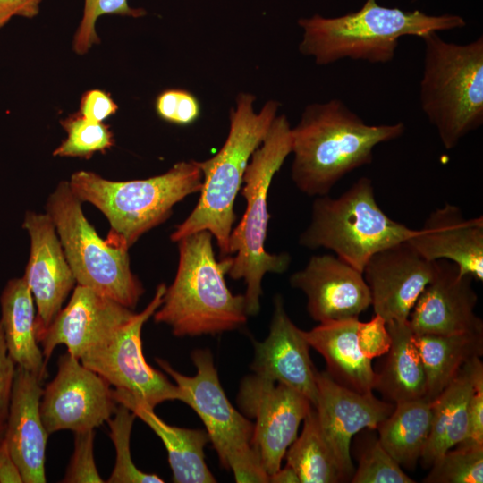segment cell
I'll return each mask as SVG.
<instances>
[{
  "mask_svg": "<svg viewBox=\"0 0 483 483\" xmlns=\"http://www.w3.org/2000/svg\"><path fill=\"white\" fill-rule=\"evenodd\" d=\"M402 122L368 124L340 99L308 105L291 130V177L311 197L328 195L347 174L373 160L380 143L401 137Z\"/></svg>",
  "mask_w": 483,
  "mask_h": 483,
  "instance_id": "obj_1",
  "label": "cell"
},
{
  "mask_svg": "<svg viewBox=\"0 0 483 483\" xmlns=\"http://www.w3.org/2000/svg\"><path fill=\"white\" fill-rule=\"evenodd\" d=\"M298 24L303 30L300 52L318 65H327L344 58L386 64L394 58L402 37L422 38L463 28L466 21L456 14L428 15L366 0L357 12L334 18L314 14L301 18Z\"/></svg>",
  "mask_w": 483,
  "mask_h": 483,
  "instance_id": "obj_2",
  "label": "cell"
},
{
  "mask_svg": "<svg viewBox=\"0 0 483 483\" xmlns=\"http://www.w3.org/2000/svg\"><path fill=\"white\" fill-rule=\"evenodd\" d=\"M212 238L208 231H200L177 242L174 279L152 316L177 337L216 335L240 328L247 321L244 294H233L225 280L232 256L218 261Z\"/></svg>",
  "mask_w": 483,
  "mask_h": 483,
  "instance_id": "obj_3",
  "label": "cell"
},
{
  "mask_svg": "<svg viewBox=\"0 0 483 483\" xmlns=\"http://www.w3.org/2000/svg\"><path fill=\"white\" fill-rule=\"evenodd\" d=\"M255 96L241 93L230 113V129L220 150L211 158L196 161L203 175L199 200L190 215L171 233L177 242L200 231H208L216 241L222 258L229 255V238L236 220L234 202L243 184L253 152L264 140L279 103L267 101L258 113L253 109Z\"/></svg>",
  "mask_w": 483,
  "mask_h": 483,
  "instance_id": "obj_4",
  "label": "cell"
},
{
  "mask_svg": "<svg viewBox=\"0 0 483 483\" xmlns=\"http://www.w3.org/2000/svg\"><path fill=\"white\" fill-rule=\"evenodd\" d=\"M202 181L200 168L191 160L178 162L148 179L111 181L80 170L68 182L81 202L92 204L108 220L106 241L129 250L145 233L164 223L175 204L199 192Z\"/></svg>",
  "mask_w": 483,
  "mask_h": 483,
  "instance_id": "obj_5",
  "label": "cell"
},
{
  "mask_svg": "<svg viewBox=\"0 0 483 483\" xmlns=\"http://www.w3.org/2000/svg\"><path fill=\"white\" fill-rule=\"evenodd\" d=\"M292 127L284 114L276 115L264 140L253 152L246 168L242 195L246 200L244 214L229 238L232 279H243L246 312L255 316L260 309L262 280L267 273L282 274L291 263L286 252L266 250L268 221L267 194L275 174L292 152Z\"/></svg>",
  "mask_w": 483,
  "mask_h": 483,
  "instance_id": "obj_6",
  "label": "cell"
},
{
  "mask_svg": "<svg viewBox=\"0 0 483 483\" xmlns=\"http://www.w3.org/2000/svg\"><path fill=\"white\" fill-rule=\"evenodd\" d=\"M421 38L420 106L445 148L453 149L483 123V38L455 44L433 31Z\"/></svg>",
  "mask_w": 483,
  "mask_h": 483,
  "instance_id": "obj_7",
  "label": "cell"
},
{
  "mask_svg": "<svg viewBox=\"0 0 483 483\" xmlns=\"http://www.w3.org/2000/svg\"><path fill=\"white\" fill-rule=\"evenodd\" d=\"M417 230L390 218L378 206L372 181L361 177L337 198L316 197L299 243L325 248L362 272L372 255L411 238Z\"/></svg>",
  "mask_w": 483,
  "mask_h": 483,
  "instance_id": "obj_8",
  "label": "cell"
},
{
  "mask_svg": "<svg viewBox=\"0 0 483 483\" xmlns=\"http://www.w3.org/2000/svg\"><path fill=\"white\" fill-rule=\"evenodd\" d=\"M46 212L55 226L76 284L133 309L144 288L131 271L128 250L114 247L98 235L68 181L59 182L49 195Z\"/></svg>",
  "mask_w": 483,
  "mask_h": 483,
  "instance_id": "obj_9",
  "label": "cell"
},
{
  "mask_svg": "<svg viewBox=\"0 0 483 483\" xmlns=\"http://www.w3.org/2000/svg\"><path fill=\"white\" fill-rule=\"evenodd\" d=\"M191 356L197 369L193 377L181 374L161 358L155 360L183 392L184 403L203 421L221 466L231 470L238 483L269 482L251 445L254 424L226 397L211 352L197 349Z\"/></svg>",
  "mask_w": 483,
  "mask_h": 483,
  "instance_id": "obj_10",
  "label": "cell"
},
{
  "mask_svg": "<svg viewBox=\"0 0 483 483\" xmlns=\"http://www.w3.org/2000/svg\"><path fill=\"white\" fill-rule=\"evenodd\" d=\"M165 290V284H158L154 297L141 312L133 313L80 359L81 364L97 373L114 389L126 392L153 410L166 401L185 402L181 388L152 368L142 351V327L162 304Z\"/></svg>",
  "mask_w": 483,
  "mask_h": 483,
  "instance_id": "obj_11",
  "label": "cell"
},
{
  "mask_svg": "<svg viewBox=\"0 0 483 483\" xmlns=\"http://www.w3.org/2000/svg\"><path fill=\"white\" fill-rule=\"evenodd\" d=\"M237 403L243 415L256 420L251 445L270 477L281 468L287 449L313 405L294 389L255 373L242 380Z\"/></svg>",
  "mask_w": 483,
  "mask_h": 483,
  "instance_id": "obj_12",
  "label": "cell"
},
{
  "mask_svg": "<svg viewBox=\"0 0 483 483\" xmlns=\"http://www.w3.org/2000/svg\"><path fill=\"white\" fill-rule=\"evenodd\" d=\"M57 373L43 389L40 415L50 435L95 429L110 419L118 403L111 386L68 352L59 357Z\"/></svg>",
  "mask_w": 483,
  "mask_h": 483,
  "instance_id": "obj_13",
  "label": "cell"
},
{
  "mask_svg": "<svg viewBox=\"0 0 483 483\" xmlns=\"http://www.w3.org/2000/svg\"><path fill=\"white\" fill-rule=\"evenodd\" d=\"M318 388L314 405L323 435L338 464L343 480L351 479L352 438L363 429L376 430L390 415L394 404L373 394H360L334 380L326 371L316 374Z\"/></svg>",
  "mask_w": 483,
  "mask_h": 483,
  "instance_id": "obj_14",
  "label": "cell"
},
{
  "mask_svg": "<svg viewBox=\"0 0 483 483\" xmlns=\"http://www.w3.org/2000/svg\"><path fill=\"white\" fill-rule=\"evenodd\" d=\"M435 271L436 261L424 258L408 241L372 255L362 274L375 315L386 323L408 321L416 301Z\"/></svg>",
  "mask_w": 483,
  "mask_h": 483,
  "instance_id": "obj_15",
  "label": "cell"
},
{
  "mask_svg": "<svg viewBox=\"0 0 483 483\" xmlns=\"http://www.w3.org/2000/svg\"><path fill=\"white\" fill-rule=\"evenodd\" d=\"M22 227L30 241L24 279L37 308L36 337L62 309L76 280L65 258L55 226L46 213L26 212Z\"/></svg>",
  "mask_w": 483,
  "mask_h": 483,
  "instance_id": "obj_16",
  "label": "cell"
},
{
  "mask_svg": "<svg viewBox=\"0 0 483 483\" xmlns=\"http://www.w3.org/2000/svg\"><path fill=\"white\" fill-rule=\"evenodd\" d=\"M290 284L304 292L307 310L319 323L359 318L371 306L362 272L335 255L312 256L290 276Z\"/></svg>",
  "mask_w": 483,
  "mask_h": 483,
  "instance_id": "obj_17",
  "label": "cell"
},
{
  "mask_svg": "<svg viewBox=\"0 0 483 483\" xmlns=\"http://www.w3.org/2000/svg\"><path fill=\"white\" fill-rule=\"evenodd\" d=\"M472 280L462 275L454 263L436 260L432 280L410 313L411 331L416 335L483 332L482 319L475 313L478 296Z\"/></svg>",
  "mask_w": 483,
  "mask_h": 483,
  "instance_id": "obj_18",
  "label": "cell"
},
{
  "mask_svg": "<svg viewBox=\"0 0 483 483\" xmlns=\"http://www.w3.org/2000/svg\"><path fill=\"white\" fill-rule=\"evenodd\" d=\"M133 313L120 303L76 284L68 304L48 327L37 335L46 363L60 344L65 345L67 352L80 360L91 346Z\"/></svg>",
  "mask_w": 483,
  "mask_h": 483,
  "instance_id": "obj_19",
  "label": "cell"
},
{
  "mask_svg": "<svg viewBox=\"0 0 483 483\" xmlns=\"http://www.w3.org/2000/svg\"><path fill=\"white\" fill-rule=\"evenodd\" d=\"M309 347L303 330L291 320L283 298L276 295L269 333L263 342L254 343L250 368L255 374L301 393L314 407L318 395L317 369L310 359Z\"/></svg>",
  "mask_w": 483,
  "mask_h": 483,
  "instance_id": "obj_20",
  "label": "cell"
},
{
  "mask_svg": "<svg viewBox=\"0 0 483 483\" xmlns=\"http://www.w3.org/2000/svg\"><path fill=\"white\" fill-rule=\"evenodd\" d=\"M42 381L16 366L5 422L4 438L23 483H45L49 434L40 415Z\"/></svg>",
  "mask_w": 483,
  "mask_h": 483,
  "instance_id": "obj_21",
  "label": "cell"
},
{
  "mask_svg": "<svg viewBox=\"0 0 483 483\" xmlns=\"http://www.w3.org/2000/svg\"><path fill=\"white\" fill-rule=\"evenodd\" d=\"M430 261L454 263L462 275L483 280V217H464L455 205L446 203L431 212L423 226L407 240Z\"/></svg>",
  "mask_w": 483,
  "mask_h": 483,
  "instance_id": "obj_22",
  "label": "cell"
},
{
  "mask_svg": "<svg viewBox=\"0 0 483 483\" xmlns=\"http://www.w3.org/2000/svg\"><path fill=\"white\" fill-rule=\"evenodd\" d=\"M359 318L319 323L303 331L310 347L320 353L326 372L337 383L360 394L371 393L376 372L371 360L360 349L357 337Z\"/></svg>",
  "mask_w": 483,
  "mask_h": 483,
  "instance_id": "obj_23",
  "label": "cell"
},
{
  "mask_svg": "<svg viewBox=\"0 0 483 483\" xmlns=\"http://www.w3.org/2000/svg\"><path fill=\"white\" fill-rule=\"evenodd\" d=\"M112 393L117 403L131 410L162 440L167 451L174 482H216L205 462L204 447L210 442L206 430L168 425L156 415L153 409L126 392L114 388Z\"/></svg>",
  "mask_w": 483,
  "mask_h": 483,
  "instance_id": "obj_24",
  "label": "cell"
},
{
  "mask_svg": "<svg viewBox=\"0 0 483 483\" xmlns=\"http://www.w3.org/2000/svg\"><path fill=\"white\" fill-rule=\"evenodd\" d=\"M0 324L9 355L15 365L47 377V363L36 337L35 301L22 277L9 280L0 296Z\"/></svg>",
  "mask_w": 483,
  "mask_h": 483,
  "instance_id": "obj_25",
  "label": "cell"
},
{
  "mask_svg": "<svg viewBox=\"0 0 483 483\" xmlns=\"http://www.w3.org/2000/svg\"><path fill=\"white\" fill-rule=\"evenodd\" d=\"M386 327L391 345L379 371H375L374 390L394 404L426 397V374L408 321L388 322Z\"/></svg>",
  "mask_w": 483,
  "mask_h": 483,
  "instance_id": "obj_26",
  "label": "cell"
},
{
  "mask_svg": "<svg viewBox=\"0 0 483 483\" xmlns=\"http://www.w3.org/2000/svg\"><path fill=\"white\" fill-rule=\"evenodd\" d=\"M467 363L432 401L431 429L419 460L426 469L430 468L440 455L467 437L472 393Z\"/></svg>",
  "mask_w": 483,
  "mask_h": 483,
  "instance_id": "obj_27",
  "label": "cell"
},
{
  "mask_svg": "<svg viewBox=\"0 0 483 483\" xmlns=\"http://www.w3.org/2000/svg\"><path fill=\"white\" fill-rule=\"evenodd\" d=\"M414 342L427 379V395L433 401L470 360L483 353V332L416 335Z\"/></svg>",
  "mask_w": 483,
  "mask_h": 483,
  "instance_id": "obj_28",
  "label": "cell"
},
{
  "mask_svg": "<svg viewBox=\"0 0 483 483\" xmlns=\"http://www.w3.org/2000/svg\"><path fill=\"white\" fill-rule=\"evenodd\" d=\"M431 421L432 401L428 398L398 402L377 427V439L401 467L413 469L425 449Z\"/></svg>",
  "mask_w": 483,
  "mask_h": 483,
  "instance_id": "obj_29",
  "label": "cell"
},
{
  "mask_svg": "<svg viewBox=\"0 0 483 483\" xmlns=\"http://www.w3.org/2000/svg\"><path fill=\"white\" fill-rule=\"evenodd\" d=\"M286 465L297 474L300 483L343 481L335 457L320 428L312 407L303 419L301 433L287 449Z\"/></svg>",
  "mask_w": 483,
  "mask_h": 483,
  "instance_id": "obj_30",
  "label": "cell"
},
{
  "mask_svg": "<svg viewBox=\"0 0 483 483\" xmlns=\"http://www.w3.org/2000/svg\"><path fill=\"white\" fill-rule=\"evenodd\" d=\"M66 138L53 151L54 157L90 158L96 152L105 153L114 145L110 128L74 114L61 121Z\"/></svg>",
  "mask_w": 483,
  "mask_h": 483,
  "instance_id": "obj_31",
  "label": "cell"
},
{
  "mask_svg": "<svg viewBox=\"0 0 483 483\" xmlns=\"http://www.w3.org/2000/svg\"><path fill=\"white\" fill-rule=\"evenodd\" d=\"M135 418L131 410L118 403L114 415L106 421L110 429L109 436L116 452L114 467L106 482L163 483L162 478L139 470L132 462L130 438Z\"/></svg>",
  "mask_w": 483,
  "mask_h": 483,
  "instance_id": "obj_32",
  "label": "cell"
},
{
  "mask_svg": "<svg viewBox=\"0 0 483 483\" xmlns=\"http://www.w3.org/2000/svg\"><path fill=\"white\" fill-rule=\"evenodd\" d=\"M423 479L426 483H482L483 446H459L440 455Z\"/></svg>",
  "mask_w": 483,
  "mask_h": 483,
  "instance_id": "obj_33",
  "label": "cell"
},
{
  "mask_svg": "<svg viewBox=\"0 0 483 483\" xmlns=\"http://www.w3.org/2000/svg\"><path fill=\"white\" fill-rule=\"evenodd\" d=\"M352 483H414L385 450L377 438H369L359 455Z\"/></svg>",
  "mask_w": 483,
  "mask_h": 483,
  "instance_id": "obj_34",
  "label": "cell"
},
{
  "mask_svg": "<svg viewBox=\"0 0 483 483\" xmlns=\"http://www.w3.org/2000/svg\"><path fill=\"white\" fill-rule=\"evenodd\" d=\"M104 14L139 18L146 15L147 12L142 8L130 6L127 0H84L82 17L72 41L76 54L85 55L93 45L100 42L96 23Z\"/></svg>",
  "mask_w": 483,
  "mask_h": 483,
  "instance_id": "obj_35",
  "label": "cell"
},
{
  "mask_svg": "<svg viewBox=\"0 0 483 483\" xmlns=\"http://www.w3.org/2000/svg\"><path fill=\"white\" fill-rule=\"evenodd\" d=\"M94 429L74 432V450L64 483H103L93 454Z\"/></svg>",
  "mask_w": 483,
  "mask_h": 483,
  "instance_id": "obj_36",
  "label": "cell"
},
{
  "mask_svg": "<svg viewBox=\"0 0 483 483\" xmlns=\"http://www.w3.org/2000/svg\"><path fill=\"white\" fill-rule=\"evenodd\" d=\"M467 365L472 384L469 431L467 437L458 445L478 447L483 446V363L480 357H477Z\"/></svg>",
  "mask_w": 483,
  "mask_h": 483,
  "instance_id": "obj_37",
  "label": "cell"
},
{
  "mask_svg": "<svg viewBox=\"0 0 483 483\" xmlns=\"http://www.w3.org/2000/svg\"><path fill=\"white\" fill-rule=\"evenodd\" d=\"M357 337L360 349L371 360L385 355L391 345L386 323L377 315L369 321L359 322Z\"/></svg>",
  "mask_w": 483,
  "mask_h": 483,
  "instance_id": "obj_38",
  "label": "cell"
},
{
  "mask_svg": "<svg viewBox=\"0 0 483 483\" xmlns=\"http://www.w3.org/2000/svg\"><path fill=\"white\" fill-rule=\"evenodd\" d=\"M117 109L118 106L109 94L94 89L86 91L81 97L79 113L88 120L103 123L114 114Z\"/></svg>",
  "mask_w": 483,
  "mask_h": 483,
  "instance_id": "obj_39",
  "label": "cell"
},
{
  "mask_svg": "<svg viewBox=\"0 0 483 483\" xmlns=\"http://www.w3.org/2000/svg\"><path fill=\"white\" fill-rule=\"evenodd\" d=\"M15 369L0 324V426H4L6 422Z\"/></svg>",
  "mask_w": 483,
  "mask_h": 483,
  "instance_id": "obj_40",
  "label": "cell"
},
{
  "mask_svg": "<svg viewBox=\"0 0 483 483\" xmlns=\"http://www.w3.org/2000/svg\"><path fill=\"white\" fill-rule=\"evenodd\" d=\"M43 0H0V29L13 17L33 19L40 10Z\"/></svg>",
  "mask_w": 483,
  "mask_h": 483,
  "instance_id": "obj_41",
  "label": "cell"
},
{
  "mask_svg": "<svg viewBox=\"0 0 483 483\" xmlns=\"http://www.w3.org/2000/svg\"><path fill=\"white\" fill-rule=\"evenodd\" d=\"M199 115V104L190 92L181 89L176 106L174 123L188 125L192 123Z\"/></svg>",
  "mask_w": 483,
  "mask_h": 483,
  "instance_id": "obj_42",
  "label": "cell"
},
{
  "mask_svg": "<svg viewBox=\"0 0 483 483\" xmlns=\"http://www.w3.org/2000/svg\"><path fill=\"white\" fill-rule=\"evenodd\" d=\"M0 483H23L4 436H0Z\"/></svg>",
  "mask_w": 483,
  "mask_h": 483,
  "instance_id": "obj_43",
  "label": "cell"
},
{
  "mask_svg": "<svg viewBox=\"0 0 483 483\" xmlns=\"http://www.w3.org/2000/svg\"><path fill=\"white\" fill-rule=\"evenodd\" d=\"M181 89H171L163 91L156 100V111L158 116L174 123Z\"/></svg>",
  "mask_w": 483,
  "mask_h": 483,
  "instance_id": "obj_44",
  "label": "cell"
},
{
  "mask_svg": "<svg viewBox=\"0 0 483 483\" xmlns=\"http://www.w3.org/2000/svg\"><path fill=\"white\" fill-rule=\"evenodd\" d=\"M269 482L272 483H300L296 472L288 465L280 468L275 473L269 477Z\"/></svg>",
  "mask_w": 483,
  "mask_h": 483,
  "instance_id": "obj_45",
  "label": "cell"
},
{
  "mask_svg": "<svg viewBox=\"0 0 483 483\" xmlns=\"http://www.w3.org/2000/svg\"><path fill=\"white\" fill-rule=\"evenodd\" d=\"M4 429H5V425L4 426H0V436L4 435Z\"/></svg>",
  "mask_w": 483,
  "mask_h": 483,
  "instance_id": "obj_46",
  "label": "cell"
}]
</instances>
